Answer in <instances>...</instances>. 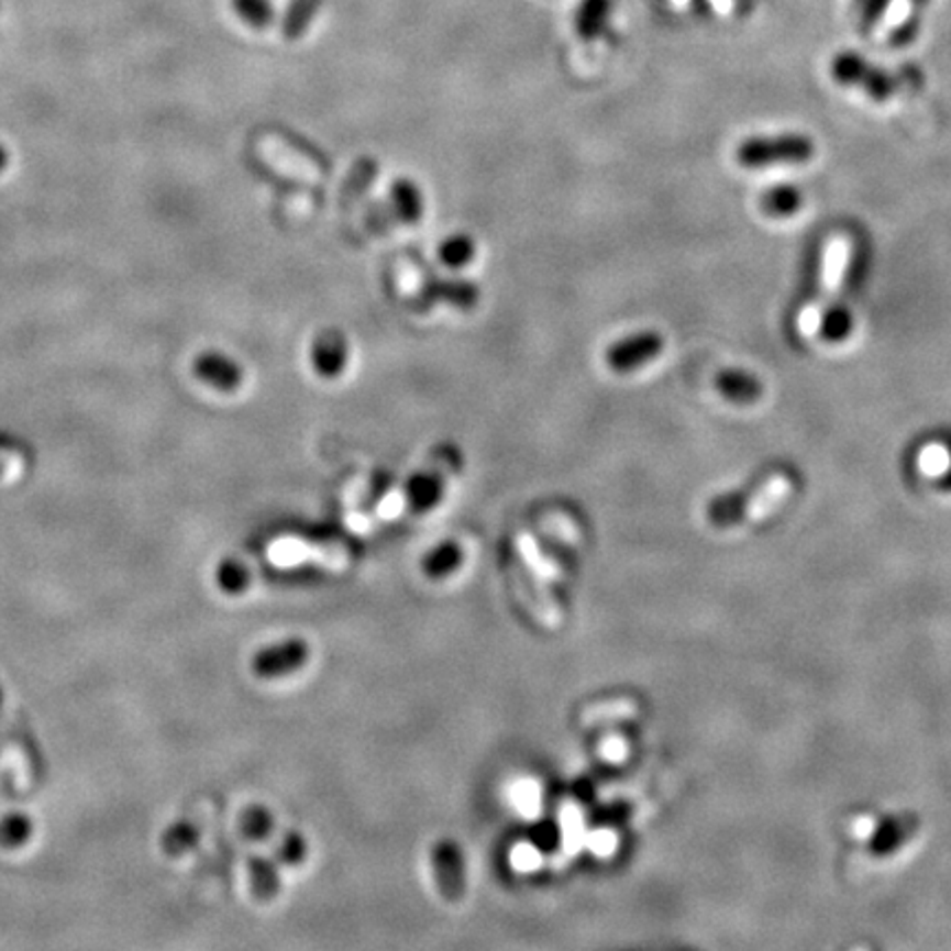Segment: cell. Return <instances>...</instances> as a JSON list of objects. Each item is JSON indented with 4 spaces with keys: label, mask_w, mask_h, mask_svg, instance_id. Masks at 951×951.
Listing matches in <instances>:
<instances>
[{
    "label": "cell",
    "mask_w": 951,
    "mask_h": 951,
    "mask_svg": "<svg viewBox=\"0 0 951 951\" xmlns=\"http://www.w3.org/2000/svg\"><path fill=\"white\" fill-rule=\"evenodd\" d=\"M914 5H918V8H922V5H927V0H911Z\"/></svg>",
    "instance_id": "cell-24"
},
{
    "label": "cell",
    "mask_w": 951,
    "mask_h": 951,
    "mask_svg": "<svg viewBox=\"0 0 951 951\" xmlns=\"http://www.w3.org/2000/svg\"><path fill=\"white\" fill-rule=\"evenodd\" d=\"M639 711L637 700L628 698V696H615V698H606L599 703L588 705L586 709L579 711V725L584 727H597V725H608V722H623L634 718Z\"/></svg>",
    "instance_id": "cell-13"
},
{
    "label": "cell",
    "mask_w": 951,
    "mask_h": 951,
    "mask_svg": "<svg viewBox=\"0 0 951 951\" xmlns=\"http://www.w3.org/2000/svg\"><path fill=\"white\" fill-rule=\"evenodd\" d=\"M428 298L447 302L456 309H472L478 305L480 289L469 280H432L428 285Z\"/></svg>",
    "instance_id": "cell-14"
},
{
    "label": "cell",
    "mask_w": 951,
    "mask_h": 951,
    "mask_svg": "<svg viewBox=\"0 0 951 951\" xmlns=\"http://www.w3.org/2000/svg\"><path fill=\"white\" fill-rule=\"evenodd\" d=\"M786 489L788 483L782 476H771L760 485L755 483L740 491L720 494L707 505V518L718 529H731L747 522L751 516L762 513V509H766L768 505L777 502Z\"/></svg>",
    "instance_id": "cell-2"
},
{
    "label": "cell",
    "mask_w": 951,
    "mask_h": 951,
    "mask_svg": "<svg viewBox=\"0 0 951 951\" xmlns=\"http://www.w3.org/2000/svg\"><path fill=\"white\" fill-rule=\"evenodd\" d=\"M920 828V817L911 810L892 812L878 819L870 834V852L876 856H887L903 848L909 839L916 837Z\"/></svg>",
    "instance_id": "cell-7"
},
{
    "label": "cell",
    "mask_w": 951,
    "mask_h": 951,
    "mask_svg": "<svg viewBox=\"0 0 951 951\" xmlns=\"http://www.w3.org/2000/svg\"><path fill=\"white\" fill-rule=\"evenodd\" d=\"M832 78L843 87H854L876 102H885L896 93V80L885 71L863 60L854 52L839 54L830 65Z\"/></svg>",
    "instance_id": "cell-4"
},
{
    "label": "cell",
    "mask_w": 951,
    "mask_h": 951,
    "mask_svg": "<svg viewBox=\"0 0 951 951\" xmlns=\"http://www.w3.org/2000/svg\"><path fill=\"white\" fill-rule=\"evenodd\" d=\"M349 340L338 329L322 331L311 344L313 371L324 379H338L349 366Z\"/></svg>",
    "instance_id": "cell-9"
},
{
    "label": "cell",
    "mask_w": 951,
    "mask_h": 951,
    "mask_svg": "<svg viewBox=\"0 0 951 951\" xmlns=\"http://www.w3.org/2000/svg\"><path fill=\"white\" fill-rule=\"evenodd\" d=\"M815 142L801 133H782L766 137H749L736 148V162L742 168L801 166L815 157Z\"/></svg>",
    "instance_id": "cell-1"
},
{
    "label": "cell",
    "mask_w": 951,
    "mask_h": 951,
    "mask_svg": "<svg viewBox=\"0 0 951 951\" xmlns=\"http://www.w3.org/2000/svg\"><path fill=\"white\" fill-rule=\"evenodd\" d=\"M942 487H947V489H951V445H949V463H947V469H944V474H942Z\"/></svg>",
    "instance_id": "cell-23"
},
{
    "label": "cell",
    "mask_w": 951,
    "mask_h": 951,
    "mask_svg": "<svg viewBox=\"0 0 951 951\" xmlns=\"http://www.w3.org/2000/svg\"><path fill=\"white\" fill-rule=\"evenodd\" d=\"M665 349V340L659 331H637L606 349V364L612 373L630 375L650 362L659 360Z\"/></svg>",
    "instance_id": "cell-5"
},
{
    "label": "cell",
    "mask_w": 951,
    "mask_h": 951,
    "mask_svg": "<svg viewBox=\"0 0 951 951\" xmlns=\"http://www.w3.org/2000/svg\"><path fill=\"white\" fill-rule=\"evenodd\" d=\"M852 329H854L852 313L841 305L828 307L819 320V338L828 344L845 342L850 338Z\"/></svg>",
    "instance_id": "cell-18"
},
{
    "label": "cell",
    "mask_w": 951,
    "mask_h": 951,
    "mask_svg": "<svg viewBox=\"0 0 951 951\" xmlns=\"http://www.w3.org/2000/svg\"><path fill=\"white\" fill-rule=\"evenodd\" d=\"M509 573L513 577V584L520 593V597L527 601V606L531 608V612L546 626H555L560 621V608L553 599V595L540 584L538 575L522 566V562L511 560L509 562Z\"/></svg>",
    "instance_id": "cell-8"
},
{
    "label": "cell",
    "mask_w": 951,
    "mask_h": 951,
    "mask_svg": "<svg viewBox=\"0 0 951 951\" xmlns=\"http://www.w3.org/2000/svg\"><path fill=\"white\" fill-rule=\"evenodd\" d=\"M461 467V454L450 447L439 450L425 467H421L406 485V509L408 513H425L432 509L445 491L450 476Z\"/></svg>",
    "instance_id": "cell-3"
},
{
    "label": "cell",
    "mask_w": 951,
    "mask_h": 951,
    "mask_svg": "<svg viewBox=\"0 0 951 951\" xmlns=\"http://www.w3.org/2000/svg\"><path fill=\"white\" fill-rule=\"evenodd\" d=\"M476 241L465 232H456L439 245V261L450 269H463L476 258Z\"/></svg>",
    "instance_id": "cell-17"
},
{
    "label": "cell",
    "mask_w": 951,
    "mask_h": 951,
    "mask_svg": "<svg viewBox=\"0 0 951 951\" xmlns=\"http://www.w3.org/2000/svg\"><path fill=\"white\" fill-rule=\"evenodd\" d=\"M390 208L401 223L414 225L425 214V197L412 179L401 177L390 186Z\"/></svg>",
    "instance_id": "cell-12"
},
{
    "label": "cell",
    "mask_w": 951,
    "mask_h": 951,
    "mask_svg": "<svg viewBox=\"0 0 951 951\" xmlns=\"http://www.w3.org/2000/svg\"><path fill=\"white\" fill-rule=\"evenodd\" d=\"M716 390L733 403H753L764 395V386L762 381L740 368H725L716 375L714 379Z\"/></svg>",
    "instance_id": "cell-11"
},
{
    "label": "cell",
    "mask_w": 951,
    "mask_h": 951,
    "mask_svg": "<svg viewBox=\"0 0 951 951\" xmlns=\"http://www.w3.org/2000/svg\"><path fill=\"white\" fill-rule=\"evenodd\" d=\"M856 8V16L861 21V25L865 30H872L874 25H878L881 16L887 12L889 0H854Z\"/></svg>",
    "instance_id": "cell-22"
},
{
    "label": "cell",
    "mask_w": 951,
    "mask_h": 951,
    "mask_svg": "<svg viewBox=\"0 0 951 951\" xmlns=\"http://www.w3.org/2000/svg\"><path fill=\"white\" fill-rule=\"evenodd\" d=\"M801 206H804V192L790 184L768 188L762 197V210L775 219H788L797 214Z\"/></svg>",
    "instance_id": "cell-15"
},
{
    "label": "cell",
    "mask_w": 951,
    "mask_h": 951,
    "mask_svg": "<svg viewBox=\"0 0 951 951\" xmlns=\"http://www.w3.org/2000/svg\"><path fill=\"white\" fill-rule=\"evenodd\" d=\"M199 375L221 390H236L243 381V371L223 355H208L199 362Z\"/></svg>",
    "instance_id": "cell-16"
},
{
    "label": "cell",
    "mask_w": 951,
    "mask_h": 951,
    "mask_svg": "<svg viewBox=\"0 0 951 951\" xmlns=\"http://www.w3.org/2000/svg\"><path fill=\"white\" fill-rule=\"evenodd\" d=\"M432 870L439 894L447 903H458L465 896V856L456 841L443 839L432 848Z\"/></svg>",
    "instance_id": "cell-6"
},
{
    "label": "cell",
    "mask_w": 951,
    "mask_h": 951,
    "mask_svg": "<svg viewBox=\"0 0 951 951\" xmlns=\"http://www.w3.org/2000/svg\"><path fill=\"white\" fill-rule=\"evenodd\" d=\"M234 8L239 16L256 30L267 27L274 19L269 0H234Z\"/></svg>",
    "instance_id": "cell-20"
},
{
    "label": "cell",
    "mask_w": 951,
    "mask_h": 951,
    "mask_svg": "<svg viewBox=\"0 0 951 951\" xmlns=\"http://www.w3.org/2000/svg\"><path fill=\"white\" fill-rule=\"evenodd\" d=\"M307 661H309V645L300 639H294V641H287L278 648L263 652L256 659L254 667L261 676H283V674L296 672Z\"/></svg>",
    "instance_id": "cell-10"
},
{
    "label": "cell",
    "mask_w": 951,
    "mask_h": 951,
    "mask_svg": "<svg viewBox=\"0 0 951 951\" xmlns=\"http://www.w3.org/2000/svg\"><path fill=\"white\" fill-rule=\"evenodd\" d=\"M463 560V549L456 542H447L441 544L439 549H434L425 560H423V573L432 579L445 577L452 571H456L461 566Z\"/></svg>",
    "instance_id": "cell-19"
},
{
    "label": "cell",
    "mask_w": 951,
    "mask_h": 951,
    "mask_svg": "<svg viewBox=\"0 0 951 951\" xmlns=\"http://www.w3.org/2000/svg\"><path fill=\"white\" fill-rule=\"evenodd\" d=\"M313 0H294V5L289 8V14H287V21H285V36L287 38H298L302 32H305V27H307V23H309V19H311V10H313Z\"/></svg>",
    "instance_id": "cell-21"
}]
</instances>
